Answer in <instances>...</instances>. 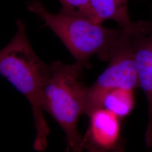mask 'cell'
Returning <instances> with one entry per match:
<instances>
[{
  "label": "cell",
  "mask_w": 152,
  "mask_h": 152,
  "mask_svg": "<svg viewBox=\"0 0 152 152\" xmlns=\"http://www.w3.org/2000/svg\"><path fill=\"white\" fill-rule=\"evenodd\" d=\"M90 4L96 23L102 24L105 20H112L124 31L134 35L151 32L152 23L150 22L131 20L127 0H90Z\"/></svg>",
  "instance_id": "7"
},
{
  "label": "cell",
  "mask_w": 152,
  "mask_h": 152,
  "mask_svg": "<svg viewBox=\"0 0 152 152\" xmlns=\"http://www.w3.org/2000/svg\"><path fill=\"white\" fill-rule=\"evenodd\" d=\"M89 117V129L83 137L85 149L91 152L116 150L121 140L120 117L104 108Z\"/></svg>",
  "instance_id": "5"
},
{
  "label": "cell",
  "mask_w": 152,
  "mask_h": 152,
  "mask_svg": "<svg viewBox=\"0 0 152 152\" xmlns=\"http://www.w3.org/2000/svg\"><path fill=\"white\" fill-rule=\"evenodd\" d=\"M28 9L44 20L60 38L76 62L89 68L90 58L96 55L101 60H109L114 45L124 32L117 28H107L90 18L49 12L38 1L31 2Z\"/></svg>",
  "instance_id": "2"
},
{
  "label": "cell",
  "mask_w": 152,
  "mask_h": 152,
  "mask_svg": "<svg viewBox=\"0 0 152 152\" xmlns=\"http://www.w3.org/2000/svg\"><path fill=\"white\" fill-rule=\"evenodd\" d=\"M16 26V34L1 51L0 73L31 104L36 130L33 147L36 151L43 152L48 146L50 132L43 114V97L51 66L34 51L24 23L18 19Z\"/></svg>",
  "instance_id": "1"
},
{
  "label": "cell",
  "mask_w": 152,
  "mask_h": 152,
  "mask_svg": "<svg viewBox=\"0 0 152 152\" xmlns=\"http://www.w3.org/2000/svg\"><path fill=\"white\" fill-rule=\"evenodd\" d=\"M133 36L134 34L124 31L114 45L108 67L90 87H87L83 114L89 117L96 110L102 108L105 96L113 89L135 90L139 87Z\"/></svg>",
  "instance_id": "4"
},
{
  "label": "cell",
  "mask_w": 152,
  "mask_h": 152,
  "mask_svg": "<svg viewBox=\"0 0 152 152\" xmlns=\"http://www.w3.org/2000/svg\"><path fill=\"white\" fill-rule=\"evenodd\" d=\"M62 5L60 12L67 15L83 16L95 21L90 0H59Z\"/></svg>",
  "instance_id": "9"
},
{
  "label": "cell",
  "mask_w": 152,
  "mask_h": 152,
  "mask_svg": "<svg viewBox=\"0 0 152 152\" xmlns=\"http://www.w3.org/2000/svg\"><path fill=\"white\" fill-rule=\"evenodd\" d=\"M132 45L139 87L147 99L148 121L145 141L149 148L152 147V28L149 34L134 35Z\"/></svg>",
  "instance_id": "6"
},
{
  "label": "cell",
  "mask_w": 152,
  "mask_h": 152,
  "mask_svg": "<svg viewBox=\"0 0 152 152\" xmlns=\"http://www.w3.org/2000/svg\"><path fill=\"white\" fill-rule=\"evenodd\" d=\"M45 88L43 109L48 112L64 131L67 150L81 152L85 149L84 138L77 130L83 114L87 87L81 81L82 65L77 62L66 64L54 61Z\"/></svg>",
  "instance_id": "3"
},
{
  "label": "cell",
  "mask_w": 152,
  "mask_h": 152,
  "mask_svg": "<svg viewBox=\"0 0 152 152\" xmlns=\"http://www.w3.org/2000/svg\"><path fill=\"white\" fill-rule=\"evenodd\" d=\"M134 90L117 88L108 92L104 98L103 108L113 112L120 118L130 114L134 108Z\"/></svg>",
  "instance_id": "8"
}]
</instances>
